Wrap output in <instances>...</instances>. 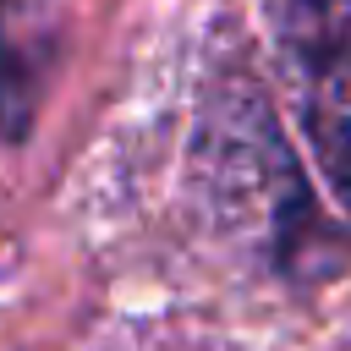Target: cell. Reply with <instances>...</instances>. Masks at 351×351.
<instances>
[{"label": "cell", "instance_id": "obj_1", "mask_svg": "<svg viewBox=\"0 0 351 351\" xmlns=\"http://www.w3.org/2000/svg\"><path fill=\"white\" fill-rule=\"evenodd\" d=\"M285 60L302 88L307 143L351 208V0H291Z\"/></svg>", "mask_w": 351, "mask_h": 351}, {"label": "cell", "instance_id": "obj_2", "mask_svg": "<svg viewBox=\"0 0 351 351\" xmlns=\"http://www.w3.org/2000/svg\"><path fill=\"white\" fill-rule=\"evenodd\" d=\"M60 0H0V137H16L33 115Z\"/></svg>", "mask_w": 351, "mask_h": 351}]
</instances>
